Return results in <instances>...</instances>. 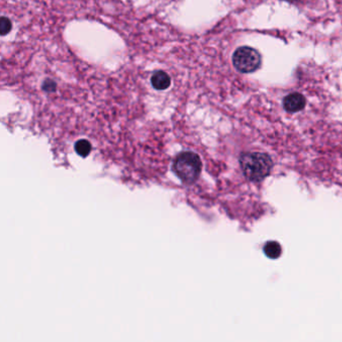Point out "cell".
Returning <instances> with one entry per match:
<instances>
[{
	"label": "cell",
	"mask_w": 342,
	"mask_h": 342,
	"mask_svg": "<svg viewBox=\"0 0 342 342\" xmlns=\"http://www.w3.org/2000/svg\"><path fill=\"white\" fill-rule=\"evenodd\" d=\"M12 27V23L9 18L2 16L0 19V32L2 35H6L7 33L10 32Z\"/></svg>",
	"instance_id": "obj_8"
},
{
	"label": "cell",
	"mask_w": 342,
	"mask_h": 342,
	"mask_svg": "<svg viewBox=\"0 0 342 342\" xmlns=\"http://www.w3.org/2000/svg\"><path fill=\"white\" fill-rule=\"evenodd\" d=\"M174 171L179 179L187 185H191L198 180L202 163L199 156L193 151L181 153L174 161Z\"/></svg>",
	"instance_id": "obj_2"
},
{
	"label": "cell",
	"mask_w": 342,
	"mask_h": 342,
	"mask_svg": "<svg viewBox=\"0 0 342 342\" xmlns=\"http://www.w3.org/2000/svg\"><path fill=\"white\" fill-rule=\"evenodd\" d=\"M306 105V98L299 93H293L286 96L283 99V106L289 112H297L303 109Z\"/></svg>",
	"instance_id": "obj_4"
},
{
	"label": "cell",
	"mask_w": 342,
	"mask_h": 342,
	"mask_svg": "<svg viewBox=\"0 0 342 342\" xmlns=\"http://www.w3.org/2000/svg\"><path fill=\"white\" fill-rule=\"evenodd\" d=\"M151 86L155 90L164 91L167 90L171 85V78L165 71H156L150 78Z\"/></svg>",
	"instance_id": "obj_5"
},
{
	"label": "cell",
	"mask_w": 342,
	"mask_h": 342,
	"mask_svg": "<svg viewBox=\"0 0 342 342\" xmlns=\"http://www.w3.org/2000/svg\"><path fill=\"white\" fill-rule=\"evenodd\" d=\"M239 162L245 177L253 182L264 180L273 168L271 158L263 153H244L240 156Z\"/></svg>",
	"instance_id": "obj_1"
},
{
	"label": "cell",
	"mask_w": 342,
	"mask_h": 342,
	"mask_svg": "<svg viewBox=\"0 0 342 342\" xmlns=\"http://www.w3.org/2000/svg\"><path fill=\"white\" fill-rule=\"evenodd\" d=\"M74 148H75V151L78 153V155L82 156L83 158H86L87 156L90 155V153L92 150V145L87 140H80L75 143Z\"/></svg>",
	"instance_id": "obj_7"
},
{
	"label": "cell",
	"mask_w": 342,
	"mask_h": 342,
	"mask_svg": "<svg viewBox=\"0 0 342 342\" xmlns=\"http://www.w3.org/2000/svg\"><path fill=\"white\" fill-rule=\"evenodd\" d=\"M264 253L267 257L271 259H276L280 257L282 253V248L278 242L270 241V242H267L264 246Z\"/></svg>",
	"instance_id": "obj_6"
},
{
	"label": "cell",
	"mask_w": 342,
	"mask_h": 342,
	"mask_svg": "<svg viewBox=\"0 0 342 342\" xmlns=\"http://www.w3.org/2000/svg\"><path fill=\"white\" fill-rule=\"evenodd\" d=\"M233 65L242 73L256 71L261 65V55L258 50L250 47H241L233 54Z\"/></svg>",
	"instance_id": "obj_3"
}]
</instances>
